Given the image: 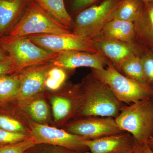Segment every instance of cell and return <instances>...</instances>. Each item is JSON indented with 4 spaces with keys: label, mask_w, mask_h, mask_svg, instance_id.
<instances>
[{
    "label": "cell",
    "mask_w": 153,
    "mask_h": 153,
    "mask_svg": "<svg viewBox=\"0 0 153 153\" xmlns=\"http://www.w3.org/2000/svg\"><path fill=\"white\" fill-rule=\"evenodd\" d=\"M79 114L83 117L99 116L115 118L123 103L121 102L106 84L89 74L82 84Z\"/></svg>",
    "instance_id": "6da1fadb"
},
{
    "label": "cell",
    "mask_w": 153,
    "mask_h": 153,
    "mask_svg": "<svg viewBox=\"0 0 153 153\" xmlns=\"http://www.w3.org/2000/svg\"><path fill=\"white\" fill-rule=\"evenodd\" d=\"M115 120L121 130L130 134L137 142L147 143L153 135L152 98L123 105Z\"/></svg>",
    "instance_id": "7a4b0ae2"
},
{
    "label": "cell",
    "mask_w": 153,
    "mask_h": 153,
    "mask_svg": "<svg viewBox=\"0 0 153 153\" xmlns=\"http://www.w3.org/2000/svg\"><path fill=\"white\" fill-rule=\"evenodd\" d=\"M91 70V74L106 84L122 103L129 105L153 97L152 87L126 76L116 69L110 61L103 69Z\"/></svg>",
    "instance_id": "3957f363"
},
{
    "label": "cell",
    "mask_w": 153,
    "mask_h": 153,
    "mask_svg": "<svg viewBox=\"0 0 153 153\" xmlns=\"http://www.w3.org/2000/svg\"><path fill=\"white\" fill-rule=\"evenodd\" d=\"M71 33V30L58 22L38 3L29 0L22 17L9 36L22 37Z\"/></svg>",
    "instance_id": "277c9868"
},
{
    "label": "cell",
    "mask_w": 153,
    "mask_h": 153,
    "mask_svg": "<svg viewBox=\"0 0 153 153\" xmlns=\"http://www.w3.org/2000/svg\"><path fill=\"white\" fill-rule=\"evenodd\" d=\"M0 38L12 62L13 74L20 73L30 66L50 62L59 54L39 47L27 37L8 36Z\"/></svg>",
    "instance_id": "5b68a950"
},
{
    "label": "cell",
    "mask_w": 153,
    "mask_h": 153,
    "mask_svg": "<svg viewBox=\"0 0 153 153\" xmlns=\"http://www.w3.org/2000/svg\"><path fill=\"white\" fill-rule=\"evenodd\" d=\"M120 0H104L97 5L80 11L73 22V33L93 39L110 20Z\"/></svg>",
    "instance_id": "8992f818"
},
{
    "label": "cell",
    "mask_w": 153,
    "mask_h": 153,
    "mask_svg": "<svg viewBox=\"0 0 153 153\" xmlns=\"http://www.w3.org/2000/svg\"><path fill=\"white\" fill-rule=\"evenodd\" d=\"M34 44L55 53L80 51L98 53L91 38L73 32L68 34H39L26 36Z\"/></svg>",
    "instance_id": "52a82bcc"
},
{
    "label": "cell",
    "mask_w": 153,
    "mask_h": 153,
    "mask_svg": "<svg viewBox=\"0 0 153 153\" xmlns=\"http://www.w3.org/2000/svg\"><path fill=\"white\" fill-rule=\"evenodd\" d=\"M30 137L36 145H54L81 152H89L85 144L87 139L40 123L32 124Z\"/></svg>",
    "instance_id": "ba28073f"
},
{
    "label": "cell",
    "mask_w": 153,
    "mask_h": 153,
    "mask_svg": "<svg viewBox=\"0 0 153 153\" xmlns=\"http://www.w3.org/2000/svg\"><path fill=\"white\" fill-rule=\"evenodd\" d=\"M85 118L68 124L67 131L88 140L99 138L122 131L115 119L99 116L84 117Z\"/></svg>",
    "instance_id": "9c48e42d"
},
{
    "label": "cell",
    "mask_w": 153,
    "mask_h": 153,
    "mask_svg": "<svg viewBox=\"0 0 153 153\" xmlns=\"http://www.w3.org/2000/svg\"><path fill=\"white\" fill-rule=\"evenodd\" d=\"M96 49L104 55L120 71L123 62L135 55H140L146 48L137 43L114 40H92Z\"/></svg>",
    "instance_id": "30bf717a"
},
{
    "label": "cell",
    "mask_w": 153,
    "mask_h": 153,
    "mask_svg": "<svg viewBox=\"0 0 153 153\" xmlns=\"http://www.w3.org/2000/svg\"><path fill=\"white\" fill-rule=\"evenodd\" d=\"M52 61L54 66L65 69L73 70L86 67L100 70L106 67L109 60L100 52L71 51L59 53Z\"/></svg>",
    "instance_id": "8fae6325"
},
{
    "label": "cell",
    "mask_w": 153,
    "mask_h": 153,
    "mask_svg": "<svg viewBox=\"0 0 153 153\" xmlns=\"http://www.w3.org/2000/svg\"><path fill=\"white\" fill-rule=\"evenodd\" d=\"M54 66L52 61L30 66L20 73L21 82L16 100L27 99L42 91L45 86L47 72Z\"/></svg>",
    "instance_id": "7c38bea8"
},
{
    "label": "cell",
    "mask_w": 153,
    "mask_h": 153,
    "mask_svg": "<svg viewBox=\"0 0 153 153\" xmlns=\"http://www.w3.org/2000/svg\"><path fill=\"white\" fill-rule=\"evenodd\" d=\"M135 139L126 131L99 138L87 140L85 144L90 153H131Z\"/></svg>",
    "instance_id": "4fadbf2b"
},
{
    "label": "cell",
    "mask_w": 153,
    "mask_h": 153,
    "mask_svg": "<svg viewBox=\"0 0 153 153\" xmlns=\"http://www.w3.org/2000/svg\"><path fill=\"white\" fill-rule=\"evenodd\" d=\"M29 0H0V38L10 35L19 22Z\"/></svg>",
    "instance_id": "5bb4252c"
},
{
    "label": "cell",
    "mask_w": 153,
    "mask_h": 153,
    "mask_svg": "<svg viewBox=\"0 0 153 153\" xmlns=\"http://www.w3.org/2000/svg\"><path fill=\"white\" fill-rule=\"evenodd\" d=\"M92 40H114L137 43L134 23L120 20H110Z\"/></svg>",
    "instance_id": "9a60e30c"
},
{
    "label": "cell",
    "mask_w": 153,
    "mask_h": 153,
    "mask_svg": "<svg viewBox=\"0 0 153 153\" xmlns=\"http://www.w3.org/2000/svg\"><path fill=\"white\" fill-rule=\"evenodd\" d=\"M134 25L137 43L153 51V2L144 3L141 13Z\"/></svg>",
    "instance_id": "2e32d148"
},
{
    "label": "cell",
    "mask_w": 153,
    "mask_h": 153,
    "mask_svg": "<svg viewBox=\"0 0 153 153\" xmlns=\"http://www.w3.org/2000/svg\"><path fill=\"white\" fill-rule=\"evenodd\" d=\"M143 4L141 0H120L111 14L110 20L134 23L140 16Z\"/></svg>",
    "instance_id": "e0dca14e"
},
{
    "label": "cell",
    "mask_w": 153,
    "mask_h": 153,
    "mask_svg": "<svg viewBox=\"0 0 153 153\" xmlns=\"http://www.w3.org/2000/svg\"><path fill=\"white\" fill-rule=\"evenodd\" d=\"M61 24L71 30L73 21L65 7L64 0H34Z\"/></svg>",
    "instance_id": "ac0fdd59"
},
{
    "label": "cell",
    "mask_w": 153,
    "mask_h": 153,
    "mask_svg": "<svg viewBox=\"0 0 153 153\" xmlns=\"http://www.w3.org/2000/svg\"><path fill=\"white\" fill-rule=\"evenodd\" d=\"M20 82V73L0 76V105L16 100Z\"/></svg>",
    "instance_id": "d6986e66"
},
{
    "label": "cell",
    "mask_w": 153,
    "mask_h": 153,
    "mask_svg": "<svg viewBox=\"0 0 153 153\" xmlns=\"http://www.w3.org/2000/svg\"><path fill=\"white\" fill-rule=\"evenodd\" d=\"M140 55H134L125 61L121 66L120 71L128 78L147 84Z\"/></svg>",
    "instance_id": "ffe728a7"
},
{
    "label": "cell",
    "mask_w": 153,
    "mask_h": 153,
    "mask_svg": "<svg viewBox=\"0 0 153 153\" xmlns=\"http://www.w3.org/2000/svg\"><path fill=\"white\" fill-rule=\"evenodd\" d=\"M76 101L66 97H55L51 99L52 111L55 120L59 121L68 117L72 113Z\"/></svg>",
    "instance_id": "44dd1931"
},
{
    "label": "cell",
    "mask_w": 153,
    "mask_h": 153,
    "mask_svg": "<svg viewBox=\"0 0 153 153\" xmlns=\"http://www.w3.org/2000/svg\"><path fill=\"white\" fill-rule=\"evenodd\" d=\"M66 78L67 74L65 69L54 65L47 72L45 87L50 90H58L63 85Z\"/></svg>",
    "instance_id": "7402d4cb"
},
{
    "label": "cell",
    "mask_w": 153,
    "mask_h": 153,
    "mask_svg": "<svg viewBox=\"0 0 153 153\" xmlns=\"http://www.w3.org/2000/svg\"><path fill=\"white\" fill-rule=\"evenodd\" d=\"M26 109L31 117L37 122H44L49 116V108L43 100L32 102L26 107Z\"/></svg>",
    "instance_id": "603a6c76"
},
{
    "label": "cell",
    "mask_w": 153,
    "mask_h": 153,
    "mask_svg": "<svg viewBox=\"0 0 153 153\" xmlns=\"http://www.w3.org/2000/svg\"><path fill=\"white\" fill-rule=\"evenodd\" d=\"M140 56L146 82L153 88V51L145 49Z\"/></svg>",
    "instance_id": "cb8c5ba5"
},
{
    "label": "cell",
    "mask_w": 153,
    "mask_h": 153,
    "mask_svg": "<svg viewBox=\"0 0 153 153\" xmlns=\"http://www.w3.org/2000/svg\"><path fill=\"white\" fill-rule=\"evenodd\" d=\"M35 145L33 138L30 137L20 142L0 146V153H25Z\"/></svg>",
    "instance_id": "d4e9b609"
},
{
    "label": "cell",
    "mask_w": 153,
    "mask_h": 153,
    "mask_svg": "<svg viewBox=\"0 0 153 153\" xmlns=\"http://www.w3.org/2000/svg\"><path fill=\"white\" fill-rule=\"evenodd\" d=\"M27 153H90L76 152L67 148L49 144L35 145L27 151Z\"/></svg>",
    "instance_id": "484cf974"
},
{
    "label": "cell",
    "mask_w": 153,
    "mask_h": 153,
    "mask_svg": "<svg viewBox=\"0 0 153 153\" xmlns=\"http://www.w3.org/2000/svg\"><path fill=\"white\" fill-rule=\"evenodd\" d=\"M0 128L12 132H22L25 131L20 122L9 115L0 114Z\"/></svg>",
    "instance_id": "4316f807"
},
{
    "label": "cell",
    "mask_w": 153,
    "mask_h": 153,
    "mask_svg": "<svg viewBox=\"0 0 153 153\" xmlns=\"http://www.w3.org/2000/svg\"><path fill=\"white\" fill-rule=\"evenodd\" d=\"M30 137L24 133L8 131L0 128V146L20 142Z\"/></svg>",
    "instance_id": "83f0119b"
},
{
    "label": "cell",
    "mask_w": 153,
    "mask_h": 153,
    "mask_svg": "<svg viewBox=\"0 0 153 153\" xmlns=\"http://www.w3.org/2000/svg\"><path fill=\"white\" fill-rule=\"evenodd\" d=\"M13 74V66L10 58L0 60V76Z\"/></svg>",
    "instance_id": "f1b7e54d"
},
{
    "label": "cell",
    "mask_w": 153,
    "mask_h": 153,
    "mask_svg": "<svg viewBox=\"0 0 153 153\" xmlns=\"http://www.w3.org/2000/svg\"><path fill=\"white\" fill-rule=\"evenodd\" d=\"M97 0H73L71 9L74 12H79L88 6L93 4Z\"/></svg>",
    "instance_id": "f546056e"
},
{
    "label": "cell",
    "mask_w": 153,
    "mask_h": 153,
    "mask_svg": "<svg viewBox=\"0 0 153 153\" xmlns=\"http://www.w3.org/2000/svg\"><path fill=\"white\" fill-rule=\"evenodd\" d=\"M131 153H153L147 143L140 144L135 140L133 149Z\"/></svg>",
    "instance_id": "4dcf8cb0"
},
{
    "label": "cell",
    "mask_w": 153,
    "mask_h": 153,
    "mask_svg": "<svg viewBox=\"0 0 153 153\" xmlns=\"http://www.w3.org/2000/svg\"><path fill=\"white\" fill-rule=\"evenodd\" d=\"M9 57L8 54L3 47L0 38V60L6 59Z\"/></svg>",
    "instance_id": "1f68e13d"
},
{
    "label": "cell",
    "mask_w": 153,
    "mask_h": 153,
    "mask_svg": "<svg viewBox=\"0 0 153 153\" xmlns=\"http://www.w3.org/2000/svg\"><path fill=\"white\" fill-rule=\"evenodd\" d=\"M152 99L153 100V97ZM147 143L150 149H151V150L153 152V135L152 136V137H151L148 140L147 142Z\"/></svg>",
    "instance_id": "d6a6232c"
},
{
    "label": "cell",
    "mask_w": 153,
    "mask_h": 153,
    "mask_svg": "<svg viewBox=\"0 0 153 153\" xmlns=\"http://www.w3.org/2000/svg\"><path fill=\"white\" fill-rule=\"evenodd\" d=\"M144 3L153 2V0H141Z\"/></svg>",
    "instance_id": "836d02e7"
},
{
    "label": "cell",
    "mask_w": 153,
    "mask_h": 153,
    "mask_svg": "<svg viewBox=\"0 0 153 153\" xmlns=\"http://www.w3.org/2000/svg\"></svg>",
    "instance_id": "e575fe53"
}]
</instances>
